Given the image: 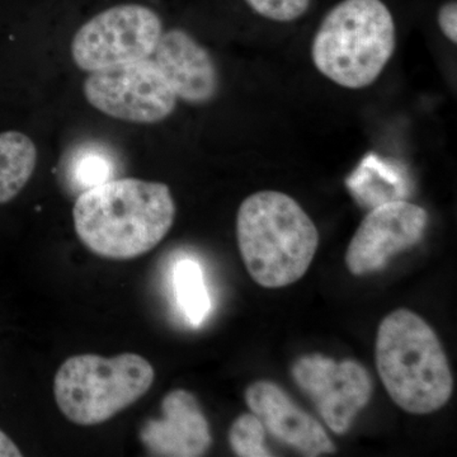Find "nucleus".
<instances>
[{"instance_id": "1", "label": "nucleus", "mask_w": 457, "mask_h": 457, "mask_svg": "<svg viewBox=\"0 0 457 457\" xmlns=\"http://www.w3.org/2000/svg\"><path fill=\"white\" fill-rule=\"evenodd\" d=\"M176 204L164 183L114 179L75 200V233L92 253L128 261L154 249L170 233Z\"/></svg>"}, {"instance_id": "2", "label": "nucleus", "mask_w": 457, "mask_h": 457, "mask_svg": "<svg viewBox=\"0 0 457 457\" xmlns=\"http://www.w3.org/2000/svg\"><path fill=\"white\" fill-rule=\"evenodd\" d=\"M237 239L251 278L262 287L279 288L305 275L318 251L319 231L293 197L261 191L240 204Z\"/></svg>"}, {"instance_id": "3", "label": "nucleus", "mask_w": 457, "mask_h": 457, "mask_svg": "<svg viewBox=\"0 0 457 457\" xmlns=\"http://www.w3.org/2000/svg\"><path fill=\"white\" fill-rule=\"evenodd\" d=\"M375 357L385 389L408 413H433L453 395V374L440 339L416 312L398 309L381 321Z\"/></svg>"}, {"instance_id": "4", "label": "nucleus", "mask_w": 457, "mask_h": 457, "mask_svg": "<svg viewBox=\"0 0 457 457\" xmlns=\"http://www.w3.org/2000/svg\"><path fill=\"white\" fill-rule=\"evenodd\" d=\"M395 42V18L385 0H339L319 23L312 62L338 86L362 89L383 73Z\"/></svg>"}, {"instance_id": "5", "label": "nucleus", "mask_w": 457, "mask_h": 457, "mask_svg": "<svg viewBox=\"0 0 457 457\" xmlns=\"http://www.w3.org/2000/svg\"><path fill=\"white\" fill-rule=\"evenodd\" d=\"M154 380V368L140 354H78L57 370L54 395L66 420L78 426H97L143 398Z\"/></svg>"}, {"instance_id": "6", "label": "nucleus", "mask_w": 457, "mask_h": 457, "mask_svg": "<svg viewBox=\"0 0 457 457\" xmlns=\"http://www.w3.org/2000/svg\"><path fill=\"white\" fill-rule=\"evenodd\" d=\"M163 21L154 9L123 3L90 18L71 42V57L84 71L149 59L163 35Z\"/></svg>"}, {"instance_id": "7", "label": "nucleus", "mask_w": 457, "mask_h": 457, "mask_svg": "<svg viewBox=\"0 0 457 457\" xmlns=\"http://www.w3.org/2000/svg\"><path fill=\"white\" fill-rule=\"evenodd\" d=\"M83 92L99 112L132 123L163 121L177 104V96L150 57L92 71Z\"/></svg>"}, {"instance_id": "8", "label": "nucleus", "mask_w": 457, "mask_h": 457, "mask_svg": "<svg viewBox=\"0 0 457 457\" xmlns=\"http://www.w3.org/2000/svg\"><path fill=\"white\" fill-rule=\"evenodd\" d=\"M291 374L337 435L347 433L371 399V378L356 361L336 362L323 354H308L294 363Z\"/></svg>"}, {"instance_id": "9", "label": "nucleus", "mask_w": 457, "mask_h": 457, "mask_svg": "<svg viewBox=\"0 0 457 457\" xmlns=\"http://www.w3.org/2000/svg\"><path fill=\"white\" fill-rule=\"evenodd\" d=\"M427 225L428 212L407 200L374 207L348 245V270L354 276H365L383 270L394 255L423 239Z\"/></svg>"}, {"instance_id": "10", "label": "nucleus", "mask_w": 457, "mask_h": 457, "mask_svg": "<svg viewBox=\"0 0 457 457\" xmlns=\"http://www.w3.org/2000/svg\"><path fill=\"white\" fill-rule=\"evenodd\" d=\"M161 418L147 420L139 437L153 456H204L212 445V431L194 394L171 390L161 405Z\"/></svg>"}, {"instance_id": "11", "label": "nucleus", "mask_w": 457, "mask_h": 457, "mask_svg": "<svg viewBox=\"0 0 457 457\" xmlns=\"http://www.w3.org/2000/svg\"><path fill=\"white\" fill-rule=\"evenodd\" d=\"M245 402L267 432L303 456L330 455L336 446L311 414L272 381H255L245 392Z\"/></svg>"}, {"instance_id": "12", "label": "nucleus", "mask_w": 457, "mask_h": 457, "mask_svg": "<svg viewBox=\"0 0 457 457\" xmlns=\"http://www.w3.org/2000/svg\"><path fill=\"white\" fill-rule=\"evenodd\" d=\"M152 56L177 98L204 104L218 96L220 79L215 62L188 32L180 29L163 32Z\"/></svg>"}, {"instance_id": "13", "label": "nucleus", "mask_w": 457, "mask_h": 457, "mask_svg": "<svg viewBox=\"0 0 457 457\" xmlns=\"http://www.w3.org/2000/svg\"><path fill=\"white\" fill-rule=\"evenodd\" d=\"M119 158L112 147L99 141H84L62 156V177L65 187L77 197L83 192L117 179Z\"/></svg>"}, {"instance_id": "14", "label": "nucleus", "mask_w": 457, "mask_h": 457, "mask_svg": "<svg viewBox=\"0 0 457 457\" xmlns=\"http://www.w3.org/2000/svg\"><path fill=\"white\" fill-rule=\"evenodd\" d=\"M347 187L363 206L374 209L393 201L405 200L409 195L407 179L399 168L384 163L375 154H369L348 177Z\"/></svg>"}, {"instance_id": "15", "label": "nucleus", "mask_w": 457, "mask_h": 457, "mask_svg": "<svg viewBox=\"0 0 457 457\" xmlns=\"http://www.w3.org/2000/svg\"><path fill=\"white\" fill-rule=\"evenodd\" d=\"M37 162V149L27 135L0 132V204L21 194L31 179Z\"/></svg>"}, {"instance_id": "16", "label": "nucleus", "mask_w": 457, "mask_h": 457, "mask_svg": "<svg viewBox=\"0 0 457 457\" xmlns=\"http://www.w3.org/2000/svg\"><path fill=\"white\" fill-rule=\"evenodd\" d=\"M173 290L183 317L191 326H201L212 312V299L203 267L197 261L183 258L177 262L173 270Z\"/></svg>"}, {"instance_id": "17", "label": "nucleus", "mask_w": 457, "mask_h": 457, "mask_svg": "<svg viewBox=\"0 0 457 457\" xmlns=\"http://www.w3.org/2000/svg\"><path fill=\"white\" fill-rule=\"evenodd\" d=\"M266 428L253 413L237 417L228 429V444L237 456L269 457L272 453L264 446Z\"/></svg>"}, {"instance_id": "18", "label": "nucleus", "mask_w": 457, "mask_h": 457, "mask_svg": "<svg viewBox=\"0 0 457 457\" xmlns=\"http://www.w3.org/2000/svg\"><path fill=\"white\" fill-rule=\"evenodd\" d=\"M252 13L276 23H293L311 11L314 0H242Z\"/></svg>"}, {"instance_id": "19", "label": "nucleus", "mask_w": 457, "mask_h": 457, "mask_svg": "<svg viewBox=\"0 0 457 457\" xmlns=\"http://www.w3.org/2000/svg\"><path fill=\"white\" fill-rule=\"evenodd\" d=\"M437 25L447 40L457 42V2L445 0L437 9Z\"/></svg>"}, {"instance_id": "20", "label": "nucleus", "mask_w": 457, "mask_h": 457, "mask_svg": "<svg viewBox=\"0 0 457 457\" xmlns=\"http://www.w3.org/2000/svg\"><path fill=\"white\" fill-rule=\"evenodd\" d=\"M21 456H22V453H21L20 447L7 436V433L0 429V457Z\"/></svg>"}]
</instances>
